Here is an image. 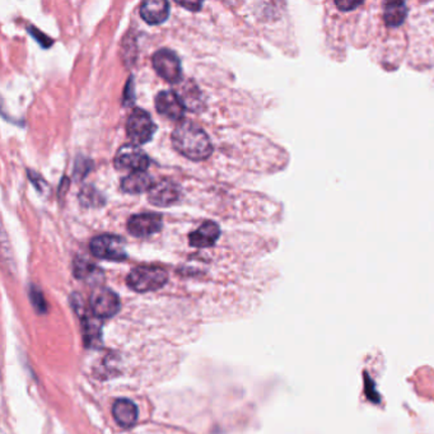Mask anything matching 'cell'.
<instances>
[{
	"label": "cell",
	"instance_id": "obj_15",
	"mask_svg": "<svg viewBox=\"0 0 434 434\" xmlns=\"http://www.w3.org/2000/svg\"><path fill=\"white\" fill-rule=\"evenodd\" d=\"M407 8L402 1H387L384 3V23L387 27H400L405 22Z\"/></svg>",
	"mask_w": 434,
	"mask_h": 434
},
{
	"label": "cell",
	"instance_id": "obj_3",
	"mask_svg": "<svg viewBox=\"0 0 434 434\" xmlns=\"http://www.w3.org/2000/svg\"><path fill=\"white\" fill-rule=\"evenodd\" d=\"M157 126L147 111L141 108H134L126 121V134L127 138L133 141L135 146L146 144L153 138Z\"/></svg>",
	"mask_w": 434,
	"mask_h": 434
},
{
	"label": "cell",
	"instance_id": "obj_18",
	"mask_svg": "<svg viewBox=\"0 0 434 434\" xmlns=\"http://www.w3.org/2000/svg\"><path fill=\"white\" fill-rule=\"evenodd\" d=\"M336 7L339 8L340 10H351L354 8L359 7L360 3H350V1H336Z\"/></svg>",
	"mask_w": 434,
	"mask_h": 434
},
{
	"label": "cell",
	"instance_id": "obj_10",
	"mask_svg": "<svg viewBox=\"0 0 434 434\" xmlns=\"http://www.w3.org/2000/svg\"><path fill=\"white\" fill-rule=\"evenodd\" d=\"M180 188L175 182L163 180L153 185L148 192V200L155 206H169L175 204L180 197Z\"/></svg>",
	"mask_w": 434,
	"mask_h": 434
},
{
	"label": "cell",
	"instance_id": "obj_13",
	"mask_svg": "<svg viewBox=\"0 0 434 434\" xmlns=\"http://www.w3.org/2000/svg\"><path fill=\"white\" fill-rule=\"evenodd\" d=\"M112 415L121 427H133L138 420V407L132 400L120 399L112 406Z\"/></svg>",
	"mask_w": 434,
	"mask_h": 434
},
{
	"label": "cell",
	"instance_id": "obj_19",
	"mask_svg": "<svg viewBox=\"0 0 434 434\" xmlns=\"http://www.w3.org/2000/svg\"><path fill=\"white\" fill-rule=\"evenodd\" d=\"M180 7L189 8V10H199L202 7V3H188V1H183V3H177Z\"/></svg>",
	"mask_w": 434,
	"mask_h": 434
},
{
	"label": "cell",
	"instance_id": "obj_8",
	"mask_svg": "<svg viewBox=\"0 0 434 434\" xmlns=\"http://www.w3.org/2000/svg\"><path fill=\"white\" fill-rule=\"evenodd\" d=\"M163 227V219L157 213L135 214L127 220V231L135 237H149Z\"/></svg>",
	"mask_w": 434,
	"mask_h": 434
},
{
	"label": "cell",
	"instance_id": "obj_14",
	"mask_svg": "<svg viewBox=\"0 0 434 434\" xmlns=\"http://www.w3.org/2000/svg\"><path fill=\"white\" fill-rule=\"evenodd\" d=\"M153 188V178L147 172H133L121 181V189L129 194H141Z\"/></svg>",
	"mask_w": 434,
	"mask_h": 434
},
{
	"label": "cell",
	"instance_id": "obj_17",
	"mask_svg": "<svg viewBox=\"0 0 434 434\" xmlns=\"http://www.w3.org/2000/svg\"><path fill=\"white\" fill-rule=\"evenodd\" d=\"M84 337L87 343H94L99 339V326L94 318L84 320Z\"/></svg>",
	"mask_w": 434,
	"mask_h": 434
},
{
	"label": "cell",
	"instance_id": "obj_6",
	"mask_svg": "<svg viewBox=\"0 0 434 434\" xmlns=\"http://www.w3.org/2000/svg\"><path fill=\"white\" fill-rule=\"evenodd\" d=\"M152 63L158 76L167 80L168 83H177L181 79V62L174 51L158 50L153 55Z\"/></svg>",
	"mask_w": 434,
	"mask_h": 434
},
{
	"label": "cell",
	"instance_id": "obj_7",
	"mask_svg": "<svg viewBox=\"0 0 434 434\" xmlns=\"http://www.w3.org/2000/svg\"><path fill=\"white\" fill-rule=\"evenodd\" d=\"M91 307L93 314L99 318L112 317L119 312V295L108 288H98L92 293Z\"/></svg>",
	"mask_w": 434,
	"mask_h": 434
},
{
	"label": "cell",
	"instance_id": "obj_5",
	"mask_svg": "<svg viewBox=\"0 0 434 434\" xmlns=\"http://www.w3.org/2000/svg\"><path fill=\"white\" fill-rule=\"evenodd\" d=\"M115 167L120 171L146 172L149 167V157L135 144H125L119 148L115 155Z\"/></svg>",
	"mask_w": 434,
	"mask_h": 434
},
{
	"label": "cell",
	"instance_id": "obj_16",
	"mask_svg": "<svg viewBox=\"0 0 434 434\" xmlns=\"http://www.w3.org/2000/svg\"><path fill=\"white\" fill-rule=\"evenodd\" d=\"M74 273L78 279L91 280L101 276V272L97 266L85 259H79L76 261Z\"/></svg>",
	"mask_w": 434,
	"mask_h": 434
},
{
	"label": "cell",
	"instance_id": "obj_9",
	"mask_svg": "<svg viewBox=\"0 0 434 434\" xmlns=\"http://www.w3.org/2000/svg\"><path fill=\"white\" fill-rule=\"evenodd\" d=\"M155 108L160 115L181 122L185 116V104L181 96L174 91H162L155 97Z\"/></svg>",
	"mask_w": 434,
	"mask_h": 434
},
{
	"label": "cell",
	"instance_id": "obj_11",
	"mask_svg": "<svg viewBox=\"0 0 434 434\" xmlns=\"http://www.w3.org/2000/svg\"><path fill=\"white\" fill-rule=\"evenodd\" d=\"M220 236V228L216 222L206 220L196 231L191 232L189 236L190 245L197 248L211 247Z\"/></svg>",
	"mask_w": 434,
	"mask_h": 434
},
{
	"label": "cell",
	"instance_id": "obj_12",
	"mask_svg": "<svg viewBox=\"0 0 434 434\" xmlns=\"http://www.w3.org/2000/svg\"><path fill=\"white\" fill-rule=\"evenodd\" d=\"M140 15L149 24H161L169 15V4L163 0H148L141 4Z\"/></svg>",
	"mask_w": 434,
	"mask_h": 434
},
{
	"label": "cell",
	"instance_id": "obj_2",
	"mask_svg": "<svg viewBox=\"0 0 434 434\" xmlns=\"http://www.w3.org/2000/svg\"><path fill=\"white\" fill-rule=\"evenodd\" d=\"M167 280V272L160 266H138L129 273L126 283L135 292L146 293L163 287Z\"/></svg>",
	"mask_w": 434,
	"mask_h": 434
},
{
	"label": "cell",
	"instance_id": "obj_1",
	"mask_svg": "<svg viewBox=\"0 0 434 434\" xmlns=\"http://www.w3.org/2000/svg\"><path fill=\"white\" fill-rule=\"evenodd\" d=\"M171 138L176 150L191 161H204L213 152L208 134L189 120L178 122Z\"/></svg>",
	"mask_w": 434,
	"mask_h": 434
},
{
	"label": "cell",
	"instance_id": "obj_4",
	"mask_svg": "<svg viewBox=\"0 0 434 434\" xmlns=\"http://www.w3.org/2000/svg\"><path fill=\"white\" fill-rule=\"evenodd\" d=\"M91 251L96 258L108 261H122L127 258L125 241L115 234H101L91 241Z\"/></svg>",
	"mask_w": 434,
	"mask_h": 434
}]
</instances>
